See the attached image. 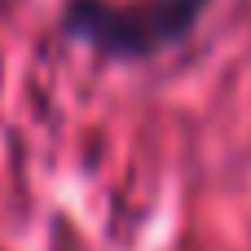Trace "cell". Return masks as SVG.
<instances>
[{"instance_id": "6da1fadb", "label": "cell", "mask_w": 251, "mask_h": 251, "mask_svg": "<svg viewBox=\"0 0 251 251\" xmlns=\"http://www.w3.org/2000/svg\"><path fill=\"white\" fill-rule=\"evenodd\" d=\"M212 0H66L62 31L110 62H150L185 44Z\"/></svg>"}]
</instances>
